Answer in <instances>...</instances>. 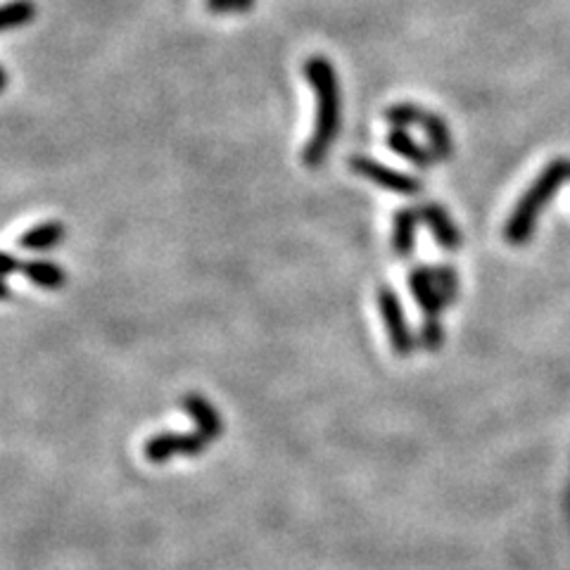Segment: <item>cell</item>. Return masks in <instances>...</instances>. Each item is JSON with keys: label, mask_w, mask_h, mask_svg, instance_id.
<instances>
[{"label": "cell", "mask_w": 570, "mask_h": 570, "mask_svg": "<svg viewBox=\"0 0 570 570\" xmlns=\"http://www.w3.org/2000/svg\"><path fill=\"white\" fill-rule=\"evenodd\" d=\"M212 445L200 431L193 433H157L143 445V457L150 463H165L177 455L198 457Z\"/></svg>", "instance_id": "6"}, {"label": "cell", "mask_w": 570, "mask_h": 570, "mask_svg": "<svg viewBox=\"0 0 570 570\" xmlns=\"http://www.w3.org/2000/svg\"><path fill=\"white\" fill-rule=\"evenodd\" d=\"M302 71L316 96V124L310 143L302 150V163L306 167H318L324 165L340 131V83L335 67L324 55H312Z\"/></svg>", "instance_id": "1"}, {"label": "cell", "mask_w": 570, "mask_h": 570, "mask_svg": "<svg viewBox=\"0 0 570 570\" xmlns=\"http://www.w3.org/2000/svg\"><path fill=\"white\" fill-rule=\"evenodd\" d=\"M255 8V0H233V12H250Z\"/></svg>", "instance_id": "18"}, {"label": "cell", "mask_w": 570, "mask_h": 570, "mask_svg": "<svg viewBox=\"0 0 570 570\" xmlns=\"http://www.w3.org/2000/svg\"><path fill=\"white\" fill-rule=\"evenodd\" d=\"M181 406H183V412L195 421V431H200L210 443H214L216 437L222 435V431H224L222 416H219L214 404L204 400L202 394H198V392L183 394Z\"/></svg>", "instance_id": "9"}, {"label": "cell", "mask_w": 570, "mask_h": 570, "mask_svg": "<svg viewBox=\"0 0 570 570\" xmlns=\"http://www.w3.org/2000/svg\"><path fill=\"white\" fill-rule=\"evenodd\" d=\"M376 300H378L380 316H383V321H385V331H388V338L392 345V353L398 357H409L416 349V338H414L412 328H409V324H406V316H404L398 292H394L392 288H378Z\"/></svg>", "instance_id": "5"}, {"label": "cell", "mask_w": 570, "mask_h": 570, "mask_svg": "<svg viewBox=\"0 0 570 570\" xmlns=\"http://www.w3.org/2000/svg\"><path fill=\"white\" fill-rule=\"evenodd\" d=\"M210 12L222 14V12H233V0H204Z\"/></svg>", "instance_id": "16"}, {"label": "cell", "mask_w": 570, "mask_h": 570, "mask_svg": "<svg viewBox=\"0 0 570 570\" xmlns=\"http://www.w3.org/2000/svg\"><path fill=\"white\" fill-rule=\"evenodd\" d=\"M416 210H418V216L431 228L433 238L440 243L447 253H457L459 247H461V243H463L461 241V231L457 228L455 222H451L443 204L426 202V204H421V208H416Z\"/></svg>", "instance_id": "8"}, {"label": "cell", "mask_w": 570, "mask_h": 570, "mask_svg": "<svg viewBox=\"0 0 570 570\" xmlns=\"http://www.w3.org/2000/svg\"><path fill=\"white\" fill-rule=\"evenodd\" d=\"M20 267H22V261L18 259V257H14V255H5L3 257V273H5V279H8V276L10 273H14V271H20Z\"/></svg>", "instance_id": "17"}, {"label": "cell", "mask_w": 570, "mask_h": 570, "mask_svg": "<svg viewBox=\"0 0 570 570\" xmlns=\"http://www.w3.org/2000/svg\"><path fill=\"white\" fill-rule=\"evenodd\" d=\"M568 174L566 165H554L549 167L539 181L525 193V198L518 202L516 212L511 214L508 224H506V241L508 243H523L528 241V236L533 233L537 212L543 210V204L554 195V190L563 181V177Z\"/></svg>", "instance_id": "3"}, {"label": "cell", "mask_w": 570, "mask_h": 570, "mask_svg": "<svg viewBox=\"0 0 570 570\" xmlns=\"http://www.w3.org/2000/svg\"><path fill=\"white\" fill-rule=\"evenodd\" d=\"M418 210L412 208H402L394 214L392 222V250L398 257L406 259L412 257L414 253V243H416V228H418Z\"/></svg>", "instance_id": "11"}, {"label": "cell", "mask_w": 570, "mask_h": 570, "mask_svg": "<svg viewBox=\"0 0 570 570\" xmlns=\"http://www.w3.org/2000/svg\"><path fill=\"white\" fill-rule=\"evenodd\" d=\"M67 238V226L63 222H43L34 228H29L20 238V247L29 253H46L53 250Z\"/></svg>", "instance_id": "12"}, {"label": "cell", "mask_w": 570, "mask_h": 570, "mask_svg": "<svg viewBox=\"0 0 570 570\" xmlns=\"http://www.w3.org/2000/svg\"><path fill=\"white\" fill-rule=\"evenodd\" d=\"M409 290H412L414 300L418 302L423 312V326L418 340L428 349V353H437L445 343V331H443V310L447 306L440 288H437L433 267L416 265L409 271Z\"/></svg>", "instance_id": "2"}, {"label": "cell", "mask_w": 570, "mask_h": 570, "mask_svg": "<svg viewBox=\"0 0 570 570\" xmlns=\"http://www.w3.org/2000/svg\"><path fill=\"white\" fill-rule=\"evenodd\" d=\"M385 122L392 126H402V128L421 126L423 131H426L431 150L435 153L437 163L449 159L451 150H455V145H451V136H449V126L443 116L426 108H418V105H414V102H400V105L388 108Z\"/></svg>", "instance_id": "4"}, {"label": "cell", "mask_w": 570, "mask_h": 570, "mask_svg": "<svg viewBox=\"0 0 570 570\" xmlns=\"http://www.w3.org/2000/svg\"><path fill=\"white\" fill-rule=\"evenodd\" d=\"M36 18V5L32 0H10L3 8V14H0V24H3V32H10V29H20L32 24Z\"/></svg>", "instance_id": "14"}, {"label": "cell", "mask_w": 570, "mask_h": 570, "mask_svg": "<svg viewBox=\"0 0 570 570\" xmlns=\"http://www.w3.org/2000/svg\"><path fill=\"white\" fill-rule=\"evenodd\" d=\"M388 145H390V150H394L400 157H404L406 163H412L421 169H428L437 163L435 153L431 148H426V145H421L418 141L409 136L406 128L392 126L390 134H388Z\"/></svg>", "instance_id": "10"}, {"label": "cell", "mask_w": 570, "mask_h": 570, "mask_svg": "<svg viewBox=\"0 0 570 570\" xmlns=\"http://www.w3.org/2000/svg\"><path fill=\"white\" fill-rule=\"evenodd\" d=\"M349 169L359 174V177L373 181L376 186H383L385 190H390V193H398V195H418L423 190V183L418 179L409 177V174L392 169L388 165H380L371 157H361V155L353 157L349 159Z\"/></svg>", "instance_id": "7"}, {"label": "cell", "mask_w": 570, "mask_h": 570, "mask_svg": "<svg viewBox=\"0 0 570 570\" xmlns=\"http://www.w3.org/2000/svg\"><path fill=\"white\" fill-rule=\"evenodd\" d=\"M20 271L26 276L29 281L34 286L43 288V290H60L67 283V273L60 265L48 259H32V261H22Z\"/></svg>", "instance_id": "13"}, {"label": "cell", "mask_w": 570, "mask_h": 570, "mask_svg": "<svg viewBox=\"0 0 570 570\" xmlns=\"http://www.w3.org/2000/svg\"><path fill=\"white\" fill-rule=\"evenodd\" d=\"M437 288H440L443 298L447 304H451L455 300H459V273L451 265H437L433 267Z\"/></svg>", "instance_id": "15"}]
</instances>
